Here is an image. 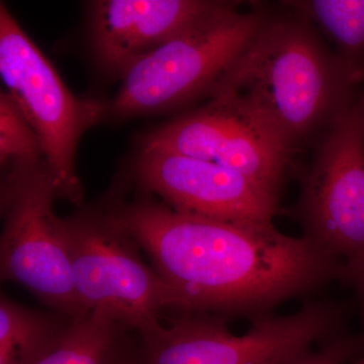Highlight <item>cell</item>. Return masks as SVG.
<instances>
[{"instance_id":"obj_12","label":"cell","mask_w":364,"mask_h":364,"mask_svg":"<svg viewBox=\"0 0 364 364\" xmlns=\"http://www.w3.org/2000/svg\"><path fill=\"white\" fill-rule=\"evenodd\" d=\"M0 299V364H38L58 344L72 321Z\"/></svg>"},{"instance_id":"obj_8","label":"cell","mask_w":364,"mask_h":364,"mask_svg":"<svg viewBox=\"0 0 364 364\" xmlns=\"http://www.w3.org/2000/svg\"><path fill=\"white\" fill-rule=\"evenodd\" d=\"M294 215L301 236L344 263L364 252V124L356 102L318 143Z\"/></svg>"},{"instance_id":"obj_6","label":"cell","mask_w":364,"mask_h":364,"mask_svg":"<svg viewBox=\"0 0 364 364\" xmlns=\"http://www.w3.org/2000/svg\"><path fill=\"white\" fill-rule=\"evenodd\" d=\"M58 188L47 164L2 181V279L28 289L57 314L86 315L74 289L65 219L54 210Z\"/></svg>"},{"instance_id":"obj_2","label":"cell","mask_w":364,"mask_h":364,"mask_svg":"<svg viewBox=\"0 0 364 364\" xmlns=\"http://www.w3.org/2000/svg\"><path fill=\"white\" fill-rule=\"evenodd\" d=\"M361 80L360 71L287 7L270 14L208 98L232 100L291 154L318 145L355 105Z\"/></svg>"},{"instance_id":"obj_9","label":"cell","mask_w":364,"mask_h":364,"mask_svg":"<svg viewBox=\"0 0 364 364\" xmlns=\"http://www.w3.org/2000/svg\"><path fill=\"white\" fill-rule=\"evenodd\" d=\"M144 150L198 158L240 172L279 196L291 153L228 98L213 97L151 134Z\"/></svg>"},{"instance_id":"obj_7","label":"cell","mask_w":364,"mask_h":364,"mask_svg":"<svg viewBox=\"0 0 364 364\" xmlns=\"http://www.w3.org/2000/svg\"><path fill=\"white\" fill-rule=\"evenodd\" d=\"M0 73L6 92L40 136L58 198L79 205L82 188L76 176V151L82 134L102 117V105L72 95L51 62L2 4Z\"/></svg>"},{"instance_id":"obj_10","label":"cell","mask_w":364,"mask_h":364,"mask_svg":"<svg viewBox=\"0 0 364 364\" xmlns=\"http://www.w3.org/2000/svg\"><path fill=\"white\" fill-rule=\"evenodd\" d=\"M146 188L169 207L235 223L273 224L279 196L240 172L198 158L143 150L136 166Z\"/></svg>"},{"instance_id":"obj_18","label":"cell","mask_w":364,"mask_h":364,"mask_svg":"<svg viewBox=\"0 0 364 364\" xmlns=\"http://www.w3.org/2000/svg\"><path fill=\"white\" fill-rule=\"evenodd\" d=\"M119 345L107 364H138L130 356L126 355V353L119 348Z\"/></svg>"},{"instance_id":"obj_1","label":"cell","mask_w":364,"mask_h":364,"mask_svg":"<svg viewBox=\"0 0 364 364\" xmlns=\"http://www.w3.org/2000/svg\"><path fill=\"white\" fill-rule=\"evenodd\" d=\"M107 215L193 313L254 322L318 293L343 272V261L273 224L220 221L150 200Z\"/></svg>"},{"instance_id":"obj_5","label":"cell","mask_w":364,"mask_h":364,"mask_svg":"<svg viewBox=\"0 0 364 364\" xmlns=\"http://www.w3.org/2000/svg\"><path fill=\"white\" fill-rule=\"evenodd\" d=\"M72 279L86 313L146 331L165 311L193 313L188 299L143 262L139 246L109 215L65 219Z\"/></svg>"},{"instance_id":"obj_11","label":"cell","mask_w":364,"mask_h":364,"mask_svg":"<svg viewBox=\"0 0 364 364\" xmlns=\"http://www.w3.org/2000/svg\"><path fill=\"white\" fill-rule=\"evenodd\" d=\"M227 1L102 0L91 9V37L100 65L123 73L141 58Z\"/></svg>"},{"instance_id":"obj_15","label":"cell","mask_w":364,"mask_h":364,"mask_svg":"<svg viewBox=\"0 0 364 364\" xmlns=\"http://www.w3.org/2000/svg\"><path fill=\"white\" fill-rule=\"evenodd\" d=\"M40 136L6 91L0 95V165L4 178L40 166Z\"/></svg>"},{"instance_id":"obj_19","label":"cell","mask_w":364,"mask_h":364,"mask_svg":"<svg viewBox=\"0 0 364 364\" xmlns=\"http://www.w3.org/2000/svg\"><path fill=\"white\" fill-rule=\"evenodd\" d=\"M356 107L361 121L364 124V66L363 68V80H361L360 90H359L358 100H356Z\"/></svg>"},{"instance_id":"obj_4","label":"cell","mask_w":364,"mask_h":364,"mask_svg":"<svg viewBox=\"0 0 364 364\" xmlns=\"http://www.w3.org/2000/svg\"><path fill=\"white\" fill-rule=\"evenodd\" d=\"M348 309L333 299H309L299 311L251 322L243 335L224 320L186 313L170 326L141 332L146 364H282L345 332Z\"/></svg>"},{"instance_id":"obj_17","label":"cell","mask_w":364,"mask_h":364,"mask_svg":"<svg viewBox=\"0 0 364 364\" xmlns=\"http://www.w3.org/2000/svg\"><path fill=\"white\" fill-rule=\"evenodd\" d=\"M340 280L353 289L364 326V252L345 262Z\"/></svg>"},{"instance_id":"obj_13","label":"cell","mask_w":364,"mask_h":364,"mask_svg":"<svg viewBox=\"0 0 364 364\" xmlns=\"http://www.w3.org/2000/svg\"><path fill=\"white\" fill-rule=\"evenodd\" d=\"M282 4L312 23L345 63L363 73L364 0H294Z\"/></svg>"},{"instance_id":"obj_14","label":"cell","mask_w":364,"mask_h":364,"mask_svg":"<svg viewBox=\"0 0 364 364\" xmlns=\"http://www.w3.org/2000/svg\"><path fill=\"white\" fill-rule=\"evenodd\" d=\"M123 329L97 314L72 318L58 344L38 364H107Z\"/></svg>"},{"instance_id":"obj_16","label":"cell","mask_w":364,"mask_h":364,"mask_svg":"<svg viewBox=\"0 0 364 364\" xmlns=\"http://www.w3.org/2000/svg\"><path fill=\"white\" fill-rule=\"evenodd\" d=\"M364 352V331L344 334L323 345L318 350L308 351L282 364H346Z\"/></svg>"},{"instance_id":"obj_3","label":"cell","mask_w":364,"mask_h":364,"mask_svg":"<svg viewBox=\"0 0 364 364\" xmlns=\"http://www.w3.org/2000/svg\"><path fill=\"white\" fill-rule=\"evenodd\" d=\"M238 6L227 1L136 60L121 74L112 114H151L210 97L272 14L262 4Z\"/></svg>"},{"instance_id":"obj_20","label":"cell","mask_w":364,"mask_h":364,"mask_svg":"<svg viewBox=\"0 0 364 364\" xmlns=\"http://www.w3.org/2000/svg\"><path fill=\"white\" fill-rule=\"evenodd\" d=\"M352 364H364V352L361 355H359Z\"/></svg>"}]
</instances>
